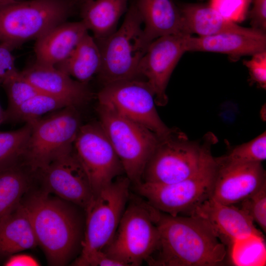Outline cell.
Instances as JSON below:
<instances>
[{"label": "cell", "mask_w": 266, "mask_h": 266, "mask_svg": "<svg viewBox=\"0 0 266 266\" xmlns=\"http://www.w3.org/2000/svg\"><path fill=\"white\" fill-rule=\"evenodd\" d=\"M229 248L231 260L235 266L266 265V247L263 234H252L237 239Z\"/></svg>", "instance_id": "484cf974"}, {"label": "cell", "mask_w": 266, "mask_h": 266, "mask_svg": "<svg viewBox=\"0 0 266 266\" xmlns=\"http://www.w3.org/2000/svg\"><path fill=\"white\" fill-rule=\"evenodd\" d=\"M96 41L101 58L97 75L103 86L138 76L139 65L150 43L145 36L135 3L129 8L119 29L107 38Z\"/></svg>", "instance_id": "277c9868"}, {"label": "cell", "mask_w": 266, "mask_h": 266, "mask_svg": "<svg viewBox=\"0 0 266 266\" xmlns=\"http://www.w3.org/2000/svg\"><path fill=\"white\" fill-rule=\"evenodd\" d=\"M219 159L228 163H262L266 159V132L252 140L237 146L228 155Z\"/></svg>", "instance_id": "f546056e"}, {"label": "cell", "mask_w": 266, "mask_h": 266, "mask_svg": "<svg viewBox=\"0 0 266 266\" xmlns=\"http://www.w3.org/2000/svg\"><path fill=\"white\" fill-rule=\"evenodd\" d=\"M32 131V125L7 132L0 131V170L21 164Z\"/></svg>", "instance_id": "83f0119b"}, {"label": "cell", "mask_w": 266, "mask_h": 266, "mask_svg": "<svg viewBox=\"0 0 266 266\" xmlns=\"http://www.w3.org/2000/svg\"><path fill=\"white\" fill-rule=\"evenodd\" d=\"M73 151L86 173L94 195L125 173L99 122L81 125L74 142Z\"/></svg>", "instance_id": "7c38bea8"}, {"label": "cell", "mask_w": 266, "mask_h": 266, "mask_svg": "<svg viewBox=\"0 0 266 266\" xmlns=\"http://www.w3.org/2000/svg\"><path fill=\"white\" fill-rule=\"evenodd\" d=\"M37 172L41 178L44 191L83 210L93 198L90 181L73 149Z\"/></svg>", "instance_id": "5bb4252c"}, {"label": "cell", "mask_w": 266, "mask_h": 266, "mask_svg": "<svg viewBox=\"0 0 266 266\" xmlns=\"http://www.w3.org/2000/svg\"><path fill=\"white\" fill-rule=\"evenodd\" d=\"M49 194L38 192L22 202L49 264L64 266L81 250L85 219L81 207Z\"/></svg>", "instance_id": "7a4b0ae2"}, {"label": "cell", "mask_w": 266, "mask_h": 266, "mask_svg": "<svg viewBox=\"0 0 266 266\" xmlns=\"http://www.w3.org/2000/svg\"><path fill=\"white\" fill-rule=\"evenodd\" d=\"M241 208L266 232V184L240 203Z\"/></svg>", "instance_id": "4dcf8cb0"}, {"label": "cell", "mask_w": 266, "mask_h": 266, "mask_svg": "<svg viewBox=\"0 0 266 266\" xmlns=\"http://www.w3.org/2000/svg\"><path fill=\"white\" fill-rule=\"evenodd\" d=\"M212 157L210 144L201 145L189 141L183 133L173 130L167 136L159 138L142 181L169 184L183 180L197 173Z\"/></svg>", "instance_id": "8992f818"}, {"label": "cell", "mask_w": 266, "mask_h": 266, "mask_svg": "<svg viewBox=\"0 0 266 266\" xmlns=\"http://www.w3.org/2000/svg\"><path fill=\"white\" fill-rule=\"evenodd\" d=\"M79 0V1H81V0Z\"/></svg>", "instance_id": "ab89813d"}, {"label": "cell", "mask_w": 266, "mask_h": 266, "mask_svg": "<svg viewBox=\"0 0 266 266\" xmlns=\"http://www.w3.org/2000/svg\"><path fill=\"white\" fill-rule=\"evenodd\" d=\"M23 0H0V7Z\"/></svg>", "instance_id": "8d00e7d4"}, {"label": "cell", "mask_w": 266, "mask_h": 266, "mask_svg": "<svg viewBox=\"0 0 266 266\" xmlns=\"http://www.w3.org/2000/svg\"><path fill=\"white\" fill-rule=\"evenodd\" d=\"M131 184L126 175H122L93 195L84 210V237L78 257L102 250L110 242L128 202Z\"/></svg>", "instance_id": "9c48e42d"}, {"label": "cell", "mask_w": 266, "mask_h": 266, "mask_svg": "<svg viewBox=\"0 0 266 266\" xmlns=\"http://www.w3.org/2000/svg\"><path fill=\"white\" fill-rule=\"evenodd\" d=\"M250 59L244 60V65L248 68L252 82L261 88H266V50L252 55Z\"/></svg>", "instance_id": "1f68e13d"}, {"label": "cell", "mask_w": 266, "mask_h": 266, "mask_svg": "<svg viewBox=\"0 0 266 266\" xmlns=\"http://www.w3.org/2000/svg\"><path fill=\"white\" fill-rule=\"evenodd\" d=\"M101 65L99 47L93 36L87 33L70 56L55 66L74 79L85 84L98 75Z\"/></svg>", "instance_id": "cb8c5ba5"}, {"label": "cell", "mask_w": 266, "mask_h": 266, "mask_svg": "<svg viewBox=\"0 0 266 266\" xmlns=\"http://www.w3.org/2000/svg\"><path fill=\"white\" fill-rule=\"evenodd\" d=\"M15 48L11 44L0 41V83L17 70L15 58L12 54Z\"/></svg>", "instance_id": "836d02e7"}, {"label": "cell", "mask_w": 266, "mask_h": 266, "mask_svg": "<svg viewBox=\"0 0 266 266\" xmlns=\"http://www.w3.org/2000/svg\"><path fill=\"white\" fill-rule=\"evenodd\" d=\"M78 266H124L120 262L113 259L102 250L95 251L83 258H77L73 263Z\"/></svg>", "instance_id": "d6a6232c"}, {"label": "cell", "mask_w": 266, "mask_h": 266, "mask_svg": "<svg viewBox=\"0 0 266 266\" xmlns=\"http://www.w3.org/2000/svg\"><path fill=\"white\" fill-rule=\"evenodd\" d=\"M147 41L165 35L183 33L181 14L173 0H137Z\"/></svg>", "instance_id": "44dd1931"}, {"label": "cell", "mask_w": 266, "mask_h": 266, "mask_svg": "<svg viewBox=\"0 0 266 266\" xmlns=\"http://www.w3.org/2000/svg\"><path fill=\"white\" fill-rule=\"evenodd\" d=\"M37 245L27 210L21 201L0 221V255L10 256Z\"/></svg>", "instance_id": "7402d4cb"}, {"label": "cell", "mask_w": 266, "mask_h": 266, "mask_svg": "<svg viewBox=\"0 0 266 266\" xmlns=\"http://www.w3.org/2000/svg\"><path fill=\"white\" fill-rule=\"evenodd\" d=\"M99 104L138 123L163 138L172 133L155 106V94L146 80L136 78L103 86L97 94Z\"/></svg>", "instance_id": "8fae6325"}, {"label": "cell", "mask_w": 266, "mask_h": 266, "mask_svg": "<svg viewBox=\"0 0 266 266\" xmlns=\"http://www.w3.org/2000/svg\"><path fill=\"white\" fill-rule=\"evenodd\" d=\"M5 266H36L39 263L33 257L24 254H14L10 256L4 263Z\"/></svg>", "instance_id": "d590c367"}, {"label": "cell", "mask_w": 266, "mask_h": 266, "mask_svg": "<svg viewBox=\"0 0 266 266\" xmlns=\"http://www.w3.org/2000/svg\"><path fill=\"white\" fill-rule=\"evenodd\" d=\"M128 0H82L81 21L96 41L103 40L116 30Z\"/></svg>", "instance_id": "603a6c76"}, {"label": "cell", "mask_w": 266, "mask_h": 266, "mask_svg": "<svg viewBox=\"0 0 266 266\" xmlns=\"http://www.w3.org/2000/svg\"><path fill=\"white\" fill-rule=\"evenodd\" d=\"M187 34H170L155 39L149 44L139 65L138 75L145 77L159 106H165L168 102L166 87L177 63L187 52Z\"/></svg>", "instance_id": "4fadbf2b"}, {"label": "cell", "mask_w": 266, "mask_h": 266, "mask_svg": "<svg viewBox=\"0 0 266 266\" xmlns=\"http://www.w3.org/2000/svg\"><path fill=\"white\" fill-rule=\"evenodd\" d=\"M21 73L39 93L52 96L77 107L89 101L93 93L80 82L55 66L35 61Z\"/></svg>", "instance_id": "e0dca14e"}, {"label": "cell", "mask_w": 266, "mask_h": 266, "mask_svg": "<svg viewBox=\"0 0 266 266\" xmlns=\"http://www.w3.org/2000/svg\"><path fill=\"white\" fill-rule=\"evenodd\" d=\"M97 110L99 122L122 165L125 175L133 185L141 182L159 137L145 126L105 106L98 104Z\"/></svg>", "instance_id": "ba28073f"}, {"label": "cell", "mask_w": 266, "mask_h": 266, "mask_svg": "<svg viewBox=\"0 0 266 266\" xmlns=\"http://www.w3.org/2000/svg\"><path fill=\"white\" fill-rule=\"evenodd\" d=\"M4 121V110H3L0 105V125Z\"/></svg>", "instance_id": "74e56055"}, {"label": "cell", "mask_w": 266, "mask_h": 266, "mask_svg": "<svg viewBox=\"0 0 266 266\" xmlns=\"http://www.w3.org/2000/svg\"><path fill=\"white\" fill-rule=\"evenodd\" d=\"M252 28L266 33V0H253L250 13Z\"/></svg>", "instance_id": "e575fe53"}, {"label": "cell", "mask_w": 266, "mask_h": 266, "mask_svg": "<svg viewBox=\"0 0 266 266\" xmlns=\"http://www.w3.org/2000/svg\"><path fill=\"white\" fill-rule=\"evenodd\" d=\"M30 185L21 164L0 170V221L21 202Z\"/></svg>", "instance_id": "d4e9b609"}, {"label": "cell", "mask_w": 266, "mask_h": 266, "mask_svg": "<svg viewBox=\"0 0 266 266\" xmlns=\"http://www.w3.org/2000/svg\"><path fill=\"white\" fill-rule=\"evenodd\" d=\"M199 217L225 245L252 234H262L252 219L234 205L220 203L211 198L197 206L189 214Z\"/></svg>", "instance_id": "2e32d148"}, {"label": "cell", "mask_w": 266, "mask_h": 266, "mask_svg": "<svg viewBox=\"0 0 266 266\" xmlns=\"http://www.w3.org/2000/svg\"><path fill=\"white\" fill-rule=\"evenodd\" d=\"M245 0V1H249L250 0Z\"/></svg>", "instance_id": "f35d334b"}, {"label": "cell", "mask_w": 266, "mask_h": 266, "mask_svg": "<svg viewBox=\"0 0 266 266\" xmlns=\"http://www.w3.org/2000/svg\"><path fill=\"white\" fill-rule=\"evenodd\" d=\"M217 168L211 197L234 205L254 194L266 184L262 163H228L215 158Z\"/></svg>", "instance_id": "9a60e30c"}, {"label": "cell", "mask_w": 266, "mask_h": 266, "mask_svg": "<svg viewBox=\"0 0 266 266\" xmlns=\"http://www.w3.org/2000/svg\"><path fill=\"white\" fill-rule=\"evenodd\" d=\"M178 7L185 34L206 36L228 32L246 33L253 29L239 26L209 4L185 3Z\"/></svg>", "instance_id": "ffe728a7"}, {"label": "cell", "mask_w": 266, "mask_h": 266, "mask_svg": "<svg viewBox=\"0 0 266 266\" xmlns=\"http://www.w3.org/2000/svg\"><path fill=\"white\" fill-rule=\"evenodd\" d=\"M187 51L212 52L225 54L233 59L266 50L265 32L253 28L246 33L228 32L217 34L186 36Z\"/></svg>", "instance_id": "ac0fdd59"}, {"label": "cell", "mask_w": 266, "mask_h": 266, "mask_svg": "<svg viewBox=\"0 0 266 266\" xmlns=\"http://www.w3.org/2000/svg\"><path fill=\"white\" fill-rule=\"evenodd\" d=\"M157 213L145 200L130 194L116 231L102 250L124 266L146 262L158 244Z\"/></svg>", "instance_id": "3957f363"}, {"label": "cell", "mask_w": 266, "mask_h": 266, "mask_svg": "<svg viewBox=\"0 0 266 266\" xmlns=\"http://www.w3.org/2000/svg\"><path fill=\"white\" fill-rule=\"evenodd\" d=\"M157 247L146 261L156 266H216L227 255L225 245L196 216H172L158 210Z\"/></svg>", "instance_id": "6da1fadb"}, {"label": "cell", "mask_w": 266, "mask_h": 266, "mask_svg": "<svg viewBox=\"0 0 266 266\" xmlns=\"http://www.w3.org/2000/svg\"><path fill=\"white\" fill-rule=\"evenodd\" d=\"M217 164L212 157L197 173L169 184L140 182L134 189L153 207L172 216L190 213L211 197Z\"/></svg>", "instance_id": "30bf717a"}, {"label": "cell", "mask_w": 266, "mask_h": 266, "mask_svg": "<svg viewBox=\"0 0 266 266\" xmlns=\"http://www.w3.org/2000/svg\"><path fill=\"white\" fill-rule=\"evenodd\" d=\"M72 106L66 101L52 96L38 93L26 101L9 115L6 121L31 123L49 112Z\"/></svg>", "instance_id": "4316f807"}, {"label": "cell", "mask_w": 266, "mask_h": 266, "mask_svg": "<svg viewBox=\"0 0 266 266\" xmlns=\"http://www.w3.org/2000/svg\"><path fill=\"white\" fill-rule=\"evenodd\" d=\"M30 124L32 131L23 164L30 171L36 172L73 150L82 125L80 114L74 106L64 107Z\"/></svg>", "instance_id": "52a82bcc"}, {"label": "cell", "mask_w": 266, "mask_h": 266, "mask_svg": "<svg viewBox=\"0 0 266 266\" xmlns=\"http://www.w3.org/2000/svg\"><path fill=\"white\" fill-rule=\"evenodd\" d=\"M8 99V106L4 110L6 118L29 99L39 93L35 87L23 75L16 70L1 82Z\"/></svg>", "instance_id": "f1b7e54d"}, {"label": "cell", "mask_w": 266, "mask_h": 266, "mask_svg": "<svg viewBox=\"0 0 266 266\" xmlns=\"http://www.w3.org/2000/svg\"><path fill=\"white\" fill-rule=\"evenodd\" d=\"M78 0H23L0 7V41L15 48L67 21Z\"/></svg>", "instance_id": "5b68a950"}, {"label": "cell", "mask_w": 266, "mask_h": 266, "mask_svg": "<svg viewBox=\"0 0 266 266\" xmlns=\"http://www.w3.org/2000/svg\"><path fill=\"white\" fill-rule=\"evenodd\" d=\"M88 33V29L81 20L66 21L56 26L35 40V61L56 66L70 56Z\"/></svg>", "instance_id": "d6986e66"}]
</instances>
